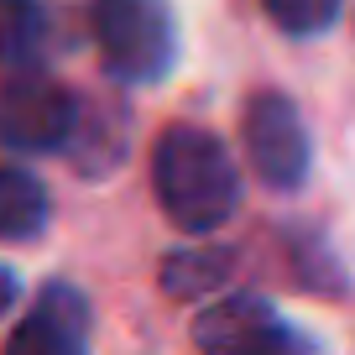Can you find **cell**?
I'll return each mask as SVG.
<instances>
[{"label":"cell","instance_id":"obj_1","mask_svg":"<svg viewBox=\"0 0 355 355\" xmlns=\"http://www.w3.org/2000/svg\"><path fill=\"white\" fill-rule=\"evenodd\" d=\"M152 189L178 230L209 235L241 204V173L220 136L199 125H167L152 152Z\"/></svg>","mask_w":355,"mask_h":355},{"label":"cell","instance_id":"obj_2","mask_svg":"<svg viewBox=\"0 0 355 355\" xmlns=\"http://www.w3.org/2000/svg\"><path fill=\"white\" fill-rule=\"evenodd\" d=\"M94 42L105 68L125 84H152L178 58L167 0H94Z\"/></svg>","mask_w":355,"mask_h":355},{"label":"cell","instance_id":"obj_3","mask_svg":"<svg viewBox=\"0 0 355 355\" xmlns=\"http://www.w3.org/2000/svg\"><path fill=\"white\" fill-rule=\"evenodd\" d=\"M241 136H245V157H251L256 178L272 183V189H298L309 178V131H303V115L288 94H251L241 115Z\"/></svg>","mask_w":355,"mask_h":355},{"label":"cell","instance_id":"obj_4","mask_svg":"<svg viewBox=\"0 0 355 355\" xmlns=\"http://www.w3.org/2000/svg\"><path fill=\"white\" fill-rule=\"evenodd\" d=\"M78 105L63 84L42 73H16L0 84V141L16 152H53L73 136Z\"/></svg>","mask_w":355,"mask_h":355},{"label":"cell","instance_id":"obj_5","mask_svg":"<svg viewBox=\"0 0 355 355\" xmlns=\"http://www.w3.org/2000/svg\"><path fill=\"white\" fill-rule=\"evenodd\" d=\"M282 345H288L282 319L272 313V303L251 298V293H230L193 313L199 355H282Z\"/></svg>","mask_w":355,"mask_h":355},{"label":"cell","instance_id":"obj_6","mask_svg":"<svg viewBox=\"0 0 355 355\" xmlns=\"http://www.w3.org/2000/svg\"><path fill=\"white\" fill-rule=\"evenodd\" d=\"M0 355H84V313H78V303L63 288H53L11 329Z\"/></svg>","mask_w":355,"mask_h":355},{"label":"cell","instance_id":"obj_7","mask_svg":"<svg viewBox=\"0 0 355 355\" xmlns=\"http://www.w3.org/2000/svg\"><path fill=\"white\" fill-rule=\"evenodd\" d=\"M47 225V193L26 167H0V241H26Z\"/></svg>","mask_w":355,"mask_h":355},{"label":"cell","instance_id":"obj_8","mask_svg":"<svg viewBox=\"0 0 355 355\" xmlns=\"http://www.w3.org/2000/svg\"><path fill=\"white\" fill-rule=\"evenodd\" d=\"M225 282H230V256L214 245H189V251H173L162 261V288L173 298H204Z\"/></svg>","mask_w":355,"mask_h":355},{"label":"cell","instance_id":"obj_9","mask_svg":"<svg viewBox=\"0 0 355 355\" xmlns=\"http://www.w3.org/2000/svg\"><path fill=\"white\" fill-rule=\"evenodd\" d=\"M261 6H266V16H272L282 32L313 37V32H324V26L340 16L345 0H261Z\"/></svg>","mask_w":355,"mask_h":355},{"label":"cell","instance_id":"obj_10","mask_svg":"<svg viewBox=\"0 0 355 355\" xmlns=\"http://www.w3.org/2000/svg\"><path fill=\"white\" fill-rule=\"evenodd\" d=\"M37 32H42L37 0H0V63L21 58L26 47L37 42Z\"/></svg>","mask_w":355,"mask_h":355},{"label":"cell","instance_id":"obj_11","mask_svg":"<svg viewBox=\"0 0 355 355\" xmlns=\"http://www.w3.org/2000/svg\"><path fill=\"white\" fill-rule=\"evenodd\" d=\"M11 298H16V277H11V272H0V313L11 309Z\"/></svg>","mask_w":355,"mask_h":355}]
</instances>
